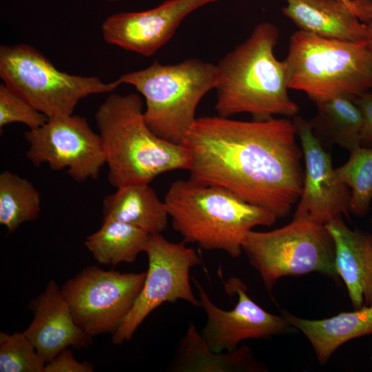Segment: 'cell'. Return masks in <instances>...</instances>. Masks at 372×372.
Listing matches in <instances>:
<instances>
[{"label": "cell", "mask_w": 372, "mask_h": 372, "mask_svg": "<svg viewBox=\"0 0 372 372\" xmlns=\"http://www.w3.org/2000/svg\"><path fill=\"white\" fill-rule=\"evenodd\" d=\"M278 35L275 25L260 23L219 61L215 87L218 116L248 113L253 120L266 121L274 115H297L299 107L287 92L285 63L273 53Z\"/></svg>", "instance_id": "obj_2"}, {"label": "cell", "mask_w": 372, "mask_h": 372, "mask_svg": "<svg viewBox=\"0 0 372 372\" xmlns=\"http://www.w3.org/2000/svg\"><path fill=\"white\" fill-rule=\"evenodd\" d=\"M335 178L351 189L350 213L365 216L372 200V147L351 151L347 163L335 169Z\"/></svg>", "instance_id": "obj_24"}, {"label": "cell", "mask_w": 372, "mask_h": 372, "mask_svg": "<svg viewBox=\"0 0 372 372\" xmlns=\"http://www.w3.org/2000/svg\"><path fill=\"white\" fill-rule=\"evenodd\" d=\"M293 122L305 166L302 189L293 218L322 225L342 216L349 218L350 188L335 180L331 154L325 151L309 121L296 115Z\"/></svg>", "instance_id": "obj_13"}, {"label": "cell", "mask_w": 372, "mask_h": 372, "mask_svg": "<svg viewBox=\"0 0 372 372\" xmlns=\"http://www.w3.org/2000/svg\"><path fill=\"white\" fill-rule=\"evenodd\" d=\"M288 86L316 103L336 96L352 99L372 87V41H349L298 30L284 60Z\"/></svg>", "instance_id": "obj_5"}, {"label": "cell", "mask_w": 372, "mask_h": 372, "mask_svg": "<svg viewBox=\"0 0 372 372\" xmlns=\"http://www.w3.org/2000/svg\"><path fill=\"white\" fill-rule=\"evenodd\" d=\"M146 272L122 273L88 266L61 291L76 324L91 336L114 334L132 309Z\"/></svg>", "instance_id": "obj_10"}, {"label": "cell", "mask_w": 372, "mask_h": 372, "mask_svg": "<svg viewBox=\"0 0 372 372\" xmlns=\"http://www.w3.org/2000/svg\"><path fill=\"white\" fill-rule=\"evenodd\" d=\"M282 316L309 340L320 364L350 340L372 335V305L321 320L303 319L287 311Z\"/></svg>", "instance_id": "obj_18"}, {"label": "cell", "mask_w": 372, "mask_h": 372, "mask_svg": "<svg viewBox=\"0 0 372 372\" xmlns=\"http://www.w3.org/2000/svg\"><path fill=\"white\" fill-rule=\"evenodd\" d=\"M347 5L351 10L354 11L362 20L372 19V8H366L362 5L361 0H338Z\"/></svg>", "instance_id": "obj_29"}, {"label": "cell", "mask_w": 372, "mask_h": 372, "mask_svg": "<svg viewBox=\"0 0 372 372\" xmlns=\"http://www.w3.org/2000/svg\"><path fill=\"white\" fill-rule=\"evenodd\" d=\"M293 121L196 118L183 145L189 178L227 189L278 218L287 216L302 189L303 156Z\"/></svg>", "instance_id": "obj_1"}, {"label": "cell", "mask_w": 372, "mask_h": 372, "mask_svg": "<svg viewBox=\"0 0 372 372\" xmlns=\"http://www.w3.org/2000/svg\"><path fill=\"white\" fill-rule=\"evenodd\" d=\"M49 118L7 86L0 85V128L12 123H21L29 130L43 125Z\"/></svg>", "instance_id": "obj_26"}, {"label": "cell", "mask_w": 372, "mask_h": 372, "mask_svg": "<svg viewBox=\"0 0 372 372\" xmlns=\"http://www.w3.org/2000/svg\"><path fill=\"white\" fill-rule=\"evenodd\" d=\"M164 202L173 229L183 240L204 250H221L236 258L243 242L256 226H271L278 217L249 203L229 190L178 179L167 190Z\"/></svg>", "instance_id": "obj_4"}, {"label": "cell", "mask_w": 372, "mask_h": 372, "mask_svg": "<svg viewBox=\"0 0 372 372\" xmlns=\"http://www.w3.org/2000/svg\"><path fill=\"white\" fill-rule=\"evenodd\" d=\"M45 364L23 331L0 333L1 372H44Z\"/></svg>", "instance_id": "obj_25"}, {"label": "cell", "mask_w": 372, "mask_h": 372, "mask_svg": "<svg viewBox=\"0 0 372 372\" xmlns=\"http://www.w3.org/2000/svg\"><path fill=\"white\" fill-rule=\"evenodd\" d=\"M92 364L87 361L79 362L68 348L61 351L45 366L44 372H92Z\"/></svg>", "instance_id": "obj_27"}, {"label": "cell", "mask_w": 372, "mask_h": 372, "mask_svg": "<svg viewBox=\"0 0 372 372\" xmlns=\"http://www.w3.org/2000/svg\"><path fill=\"white\" fill-rule=\"evenodd\" d=\"M41 194L32 182L5 170L0 174V224L9 234L41 212Z\"/></svg>", "instance_id": "obj_23"}, {"label": "cell", "mask_w": 372, "mask_h": 372, "mask_svg": "<svg viewBox=\"0 0 372 372\" xmlns=\"http://www.w3.org/2000/svg\"><path fill=\"white\" fill-rule=\"evenodd\" d=\"M324 226L334 243L336 271L353 307L372 305V234L350 229L342 217Z\"/></svg>", "instance_id": "obj_16"}, {"label": "cell", "mask_w": 372, "mask_h": 372, "mask_svg": "<svg viewBox=\"0 0 372 372\" xmlns=\"http://www.w3.org/2000/svg\"><path fill=\"white\" fill-rule=\"evenodd\" d=\"M149 234L132 225L103 219L101 227L86 237L84 245L100 264L131 263L144 252Z\"/></svg>", "instance_id": "obj_21"}, {"label": "cell", "mask_w": 372, "mask_h": 372, "mask_svg": "<svg viewBox=\"0 0 372 372\" xmlns=\"http://www.w3.org/2000/svg\"><path fill=\"white\" fill-rule=\"evenodd\" d=\"M172 369L173 371L180 372L267 371L245 345L225 353L212 351L193 323L189 324L180 341Z\"/></svg>", "instance_id": "obj_20"}, {"label": "cell", "mask_w": 372, "mask_h": 372, "mask_svg": "<svg viewBox=\"0 0 372 372\" xmlns=\"http://www.w3.org/2000/svg\"><path fill=\"white\" fill-rule=\"evenodd\" d=\"M216 1L166 0L147 10L114 14L102 23L103 37L109 44L151 56L169 41L189 14Z\"/></svg>", "instance_id": "obj_14"}, {"label": "cell", "mask_w": 372, "mask_h": 372, "mask_svg": "<svg viewBox=\"0 0 372 372\" xmlns=\"http://www.w3.org/2000/svg\"><path fill=\"white\" fill-rule=\"evenodd\" d=\"M242 251L269 293L285 276L315 271L333 278L338 276L330 234L324 225L309 220L293 218L288 225L272 231L251 230Z\"/></svg>", "instance_id": "obj_8"}, {"label": "cell", "mask_w": 372, "mask_h": 372, "mask_svg": "<svg viewBox=\"0 0 372 372\" xmlns=\"http://www.w3.org/2000/svg\"><path fill=\"white\" fill-rule=\"evenodd\" d=\"M0 77L49 118L72 115L82 99L112 92L121 85L118 80L105 83L96 76L61 72L25 44L0 47Z\"/></svg>", "instance_id": "obj_7"}, {"label": "cell", "mask_w": 372, "mask_h": 372, "mask_svg": "<svg viewBox=\"0 0 372 372\" xmlns=\"http://www.w3.org/2000/svg\"><path fill=\"white\" fill-rule=\"evenodd\" d=\"M369 28H370V30H371V41H372V19L371 20L369 24Z\"/></svg>", "instance_id": "obj_30"}, {"label": "cell", "mask_w": 372, "mask_h": 372, "mask_svg": "<svg viewBox=\"0 0 372 372\" xmlns=\"http://www.w3.org/2000/svg\"><path fill=\"white\" fill-rule=\"evenodd\" d=\"M316 105L317 115L309 121L313 131L349 152L361 146L362 117L352 99L336 96Z\"/></svg>", "instance_id": "obj_22"}, {"label": "cell", "mask_w": 372, "mask_h": 372, "mask_svg": "<svg viewBox=\"0 0 372 372\" xmlns=\"http://www.w3.org/2000/svg\"><path fill=\"white\" fill-rule=\"evenodd\" d=\"M103 219H113L136 227L149 234H162L167 227L166 205L148 183L125 185L104 197Z\"/></svg>", "instance_id": "obj_19"}, {"label": "cell", "mask_w": 372, "mask_h": 372, "mask_svg": "<svg viewBox=\"0 0 372 372\" xmlns=\"http://www.w3.org/2000/svg\"><path fill=\"white\" fill-rule=\"evenodd\" d=\"M282 13L300 30L349 41L371 40L369 25L338 0H285Z\"/></svg>", "instance_id": "obj_17"}, {"label": "cell", "mask_w": 372, "mask_h": 372, "mask_svg": "<svg viewBox=\"0 0 372 372\" xmlns=\"http://www.w3.org/2000/svg\"><path fill=\"white\" fill-rule=\"evenodd\" d=\"M353 100L362 117L361 146L372 147V92L366 91Z\"/></svg>", "instance_id": "obj_28"}, {"label": "cell", "mask_w": 372, "mask_h": 372, "mask_svg": "<svg viewBox=\"0 0 372 372\" xmlns=\"http://www.w3.org/2000/svg\"><path fill=\"white\" fill-rule=\"evenodd\" d=\"M29 308L34 318L23 332L45 364L69 347L79 349L92 344V336L76 324L55 280L48 283L44 291L30 302Z\"/></svg>", "instance_id": "obj_15"}, {"label": "cell", "mask_w": 372, "mask_h": 372, "mask_svg": "<svg viewBox=\"0 0 372 372\" xmlns=\"http://www.w3.org/2000/svg\"><path fill=\"white\" fill-rule=\"evenodd\" d=\"M219 76L217 64L189 58L175 64L155 61L149 67L121 75V84L133 85L145 98V121L158 137L183 144L196 121L197 106L215 89Z\"/></svg>", "instance_id": "obj_6"}, {"label": "cell", "mask_w": 372, "mask_h": 372, "mask_svg": "<svg viewBox=\"0 0 372 372\" xmlns=\"http://www.w3.org/2000/svg\"><path fill=\"white\" fill-rule=\"evenodd\" d=\"M144 252L148 258L145 280L132 309L112 334L114 344L130 340L145 318L164 302L183 300L200 307L190 285V269L200 263L194 249L183 240L174 242L154 234H149Z\"/></svg>", "instance_id": "obj_9"}, {"label": "cell", "mask_w": 372, "mask_h": 372, "mask_svg": "<svg viewBox=\"0 0 372 372\" xmlns=\"http://www.w3.org/2000/svg\"><path fill=\"white\" fill-rule=\"evenodd\" d=\"M192 279L198 291L200 307L207 316L200 333L214 351H231L245 340L267 338L286 333L292 327L282 315L270 313L253 301L247 293V286L238 278L231 277L223 282L226 293L238 295V302L229 311L217 307L203 287L196 279Z\"/></svg>", "instance_id": "obj_12"}, {"label": "cell", "mask_w": 372, "mask_h": 372, "mask_svg": "<svg viewBox=\"0 0 372 372\" xmlns=\"http://www.w3.org/2000/svg\"><path fill=\"white\" fill-rule=\"evenodd\" d=\"M143 111L138 94H111L94 114L109 169L107 179L116 189L149 184L164 173L191 167L188 149L156 135L147 125Z\"/></svg>", "instance_id": "obj_3"}, {"label": "cell", "mask_w": 372, "mask_h": 372, "mask_svg": "<svg viewBox=\"0 0 372 372\" xmlns=\"http://www.w3.org/2000/svg\"><path fill=\"white\" fill-rule=\"evenodd\" d=\"M24 138L29 144L26 157L32 165L66 170L78 183L97 179L105 164L99 134L79 115L50 118L41 127L26 131Z\"/></svg>", "instance_id": "obj_11"}, {"label": "cell", "mask_w": 372, "mask_h": 372, "mask_svg": "<svg viewBox=\"0 0 372 372\" xmlns=\"http://www.w3.org/2000/svg\"><path fill=\"white\" fill-rule=\"evenodd\" d=\"M108 1H112V2H114V1H117L118 0H108Z\"/></svg>", "instance_id": "obj_31"}]
</instances>
